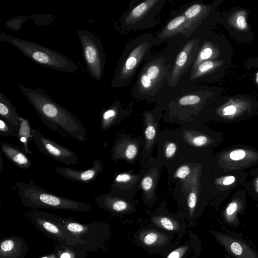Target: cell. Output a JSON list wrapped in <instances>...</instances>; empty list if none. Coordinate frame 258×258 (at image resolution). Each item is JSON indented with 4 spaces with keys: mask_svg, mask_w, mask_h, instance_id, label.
Masks as SVG:
<instances>
[{
    "mask_svg": "<svg viewBox=\"0 0 258 258\" xmlns=\"http://www.w3.org/2000/svg\"><path fill=\"white\" fill-rule=\"evenodd\" d=\"M187 38L180 36L167 42L160 51L151 53L140 68L131 91L132 96L148 103L162 102L170 89L168 78L175 57Z\"/></svg>",
    "mask_w": 258,
    "mask_h": 258,
    "instance_id": "cell-1",
    "label": "cell"
},
{
    "mask_svg": "<svg viewBox=\"0 0 258 258\" xmlns=\"http://www.w3.org/2000/svg\"><path fill=\"white\" fill-rule=\"evenodd\" d=\"M22 94L33 107L42 122L51 131L84 142L87 131L77 117L52 99L41 88H30L19 84Z\"/></svg>",
    "mask_w": 258,
    "mask_h": 258,
    "instance_id": "cell-2",
    "label": "cell"
},
{
    "mask_svg": "<svg viewBox=\"0 0 258 258\" xmlns=\"http://www.w3.org/2000/svg\"><path fill=\"white\" fill-rule=\"evenodd\" d=\"M154 45V37L151 33L143 34L128 41L115 68L111 86L117 88L128 86L151 55Z\"/></svg>",
    "mask_w": 258,
    "mask_h": 258,
    "instance_id": "cell-3",
    "label": "cell"
},
{
    "mask_svg": "<svg viewBox=\"0 0 258 258\" xmlns=\"http://www.w3.org/2000/svg\"><path fill=\"white\" fill-rule=\"evenodd\" d=\"M16 185L21 203L33 209H53L88 212L92 208L89 204L53 194L32 181L28 183L16 181Z\"/></svg>",
    "mask_w": 258,
    "mask_h": 258,
    "instance_id": "cell-4",
    "label": "cell"
},
{
    "mask_svg": "<svg viewBox=\"0 0 258 258\" xmlns=\"http://www.w3.org/2000/svg\"><path fill=\"white\" fill-rule=\"evenodd\" d=\"M0 41L12 44L25 56L45 68L70 73H75L78 69L75 62L61 53L38 43L3 32L0 34Z\"/></svg>",
    "mask_w": 258,
    "mask_h": 258,
    "instance_id": "cell-5",
    "label": "cell"
},
{
    "mask_svg": "<svg viewBox=\"0 0 258 258\" xmlns=\"http://www.w3.org/2000/svg\"><path fill=\"white\" fill-rule=\"evenodd\" d=\"M165 0L132 1L119 19L120 28L124 32H137L156 25Z\"/></svg>",
    "mask_w": 258,
    "mask_h": 258,
    "instance_id": "cell-6",
    "label": "cell"
},
{
    "mask_svg": "<svg viewBox=\"0 0 258 258\" xmlns=\"http://www.w3.org/2000/svg\"><path fill=\"white\" fill-rule=\"evenodd\" d=\"M78 35L82 48L87 70L96 81L104 74L105 55L99 38L90 31L78 30Z\"/></svg>",
    "mask_w": 258,
    "mask_h": 258,
    "instance_id": "cell-7",
    "label": "cell"
},
{
    "mask_svg": "<svg viewBox=\"0 0 258 258\" xmlns=\"http://www.w3.org/2000/svg\"><path fill=\"white\" fill-rule=\"evenodd\" d=\"M29 217L36 228L59 244L83 247L81 241L75 237L60 224L61 217L45 212L34 211L29 214Z\"/></svg>",
    "mask_w": 258,
    "mask_h": 258,
    "instance_id": "cell-8",
    "label": "cell"
},
{
    "mask_svg": "<svg viewBox=\"0 0 258 258\" xmlns=\"http://www.w3.org/2000/svg\"><path fill=\"white\" fill-rule=\"evenodd\" d=\"M60 224L77 239L81 241L87 251L97 250L108 235L105 226L99 222L83 224L61 217Z\"/></svg>",
    "mask_w": 258,
    "mask_h": 258,
    "instance_id": "cell-9",
    "label": "cell"
},
{
    "mask_svg": "<svg viewBox=\"0 0 258 258\" xmlns=\"http://www.w3.org/2000/svg\"><path fill=\"white\" fill-rule=\"evenodd\" d=\"M212 235L223 248L225 258H258V250L241 233L224 230H211Z\"/></svg>",
    "mask_w": 258,
    "mask_h": 258,
    "instance_id": "cell-10",
    "label": "cell"
},
{
    "mask_svg": "<svg viewBox=\"0 0 258 258\" xmlns=\"http://www.w3.org/2000/svg\"><path fill=\"white\" fill-rule=\"evenodd\" d=\"M200 49L199 40L195 35L188 38L178 52L168 78L170 89L175 87L191 69Z\"/></svg>",
    "mask_w": 258,
    "mask_h": 258,
    "instance_id": "cell-11",
    "label": "cell"
},
{
    "mask_svg": "<svg viewBox=\"0 0 258 258\" xmlns=\"http://www.w3.org/2000/svg\"><path fill=\"white\" fill-rule=\"evenodd\" d=\"M174 235L154 225L145 227L136 234V241L140 246L150 252H170L180 242L173 241Z\"/></svg>",
    "mask_w": 258,
    "mask_h": 258,
    "instance_id": "cell-12",
    "label": "cell"
},
{
    "mask_svg": "<svg viewBox=\"0 0 258 258\" xmlns=\"http://www.w3.org/2000/svg\"><path fill=\"white\" fill-rule=\"evenodd\" d=\"M35 145L43 155L68 165L78 163V155L72 150L47 138L38 130H32Z\"/></svg>",
    "mask_w": 258,
    "mask_h": 258,
    "instance_id": "cell-13",
    "label": "cell"
},
{
    "mask_svg": "<svg viewBox=\"0 0 258 258\" xmlns=\"http://www.w3.org/2000/svg\"><path fill=\"white\" fill-rule=\"evenodd\" d=\"M207 10V6L196 2L187 3L177 10L185 17L184 35L186 38L201 32Z\"/></svg>",
    "mask_w": 258,
    "mask_h": 258,
    "instance_id": "cell-14",
    "label": "cell"
},
{
    "mask_svg": "<svg viewBox=\"0 0 258 258\" xmlns=\"http://www.w3.org/2000/svg\"><path fill=\"white\" fill-rule=\"evenodd\" d=\"M185 21L184 16L178 11L171 12L170 19L154 35L155 45L168 42L178 36L185 37Z\"/></svg>",
    "mask_w": 258,
    "mask_h": 258,
    "instance_id": "cell-15",
    "label": "cell"
},
{
    "mask_svg": "<svg viewBox=\"0 0 258 258\" xmlns=\"http://www.w3.org/2000/svg\"><path fill=\"white\" fill-rule=\"evenodd\" d=\"M103 169L102 162L99 159H95L92 166L86 170H77L64 167H56L54 168L55 172L62 176L83 183H89L95 180Z\"/></svg>",
    "mask_w": 258,
    "mask_h": 258,
    "instance_id": "cell-16",
    "label": "cell"
},
{
    "mask_svg": "<svg viewBox=\"0 0 258 258\" xmlns=\"http://www.w3.org/2000/svg\"><path fill=\"white\" fill-rule=\"evenodd\" d=\"M28 251V245L22 238H6L1 243L0 258H24Z\"/></svg>",
    "mask_w": 258,
    "mask_h": 258,
    "instance_id": "cell-17",
    "label": "cell"
},
{
    "mask_svg": "<svg viewBox=\"0 0 258 258\" xmlns=\"http://www.w3.org/2000/svg\"><path fill=\"white\" fill-rule=\"evenodd\" d=\"M95 201L100 208L113 215L124 214L131 210L128 203L111 193L98 196L95 197Z\"/></svg>",
    "mask_w": 258,
    "mask_h": 258,
    "instance_id": "cell-18",
    "label": "cell"
},
{
    "mask_svg": "<svg viewBox=\"0 0 258 258\" xmlns=\"http://www.w3.org/2000/svg\"><path fill=\"white\" fill-rule=\"evenodd\" d=\"M1 149L5 156L18 167L27 169L31 167V158L21 148L11 143L4 142L1 143Z\"/></svg>",
    "mask_w": 258,
    "mask_h": 258,
    "instance_id": "cell-19",
    "label": "cell"
},
{
    "mask_svg": "<svg viewBox=\"0 0 258 258\" xmlns=\"http://www.w3.org/2000/svg\"><path fill=\"white\" fill-rule=\"evenodd\" d=\"M153 225L173 234L182 236L185 230L184 221L166 215H156L151 218Z\"/></svg>",
    "mask_w": 258,
    "mask_h": 258,
    "instance_id": "cell-20",
    "label": "cell"
},
{
    "mask_svg": "<svg viewBox=\"0 0 258 258\" xmlns=\"http://www.w3.org/2000/svg\"><path fill=\"white\" fill-rule=\"evenodd\" d=\"M201 251V245L198 236L193 235L190 240H187L181 245H178L164 258H190L191 254L199 255Z\"/></svg>",
    "mask_w": 258,
    "mask_h": 258,
    "instance_id": "cell-21",
    "label": "cell"
},
{
    "mask_svg": "<svg viewBox=\"0 0 258 258\" xmlns=\"http://www.w3.org/2000/svg\"><path fill=\"white\" fill-rule=\"evenodd\" d=\"M0 116L18 128L22 116L9 98L0 92Z\"/></svg>",
    "mask_w": 258,
    "mask_h": 258,
    "instance_id": "cell-22",
    "label": "cell"
},
{
    "mask_svg": "<svg viewBox=\"0 0 258 258\" xmlns=\"http://www.w3.org/2000/svg\"><path fill=\"white\" fill-rule=\"evenodd\" d=\"M122 113L121 105L119 101H116L101 113V127L106 130L117 121Z\"/></svg>",
    "mask_w": 258,
    "mask_h": 258,
    "instance_id": "cell-23",
    "label": "cell"
},
{
    "mask_svg": "<svg viewBox=\"0 0 258 258\" xmlns=\"http://www.w3.org/2000/svg\"><path fill=\"white\" fill-rule=\"evenodd\" d=\"M179 143L175 139H166L159 146L158 156L163 163H171L175 159L179 153Z\"/></svg>",
    "mask_w": 258,
    "mask_h": 258,
    "instance_id": "cell-24",
    "label": "cell"
},
{
    "mask_svg": "<svg viewBox=\"0 0 258 258\" xmlns=\"http://www.w3.org/2000/svg\"><path fill=\"white\" fill-rule=\"evenodd\" d=\"M17 136L20 148L28 155H34V153L29 148L31 139H33L32 130H31L28 120L22 117L18 128Z\"/></svg>",
    "mask_w": 258,
    "mask_h": 258,
    "instance_id": "cell-25",
    "label": "cell"
},
{
    "mask_svg": "<svg viewBox=\"0 0 258 258\" xmlns=\"http://www.w3.org/2000/svg\"><path fill=\"white\" fill-rule=\"evenodd\" d=\"M58 258H85L86 250L81 245H64L59 244L55 246Z\"/></svg>",
    "mask_w": 258,
    "mask_h": 258,
    "instance_id": "cell-26",
    "label": "cell"
},
{
    "mask_svg": "<svg viewBox=\"0 0 258 258\" xmlns=\"http://www.w3.org/2000/svg\"><path fill=\"white\" fill-rule=\"evenodd\" d=\"M18 127L6 119L0 118V134L3 137L17 135Z\"/></svg>",
    "mask_w": 258,
    "mask_h": 258,
    "instance_id": "cell-27",
    "label": "cell"
},
{
    "mask_svg": "<svg viewBox=\"0 0 258 258\" xmlns=\"http://www.w3.org/2000/svg\"><path fill=\"white\" fill-rule=\"evenodd\" d=\"M197 196L195 192H191L187 198L188 213L190 218H192L197 205Z\"/></svg>",
    "mask_w": 258,
    "mask_h": 258,
    "instance_id": "cell-28",
    "label": "cell"
},
{
    "mask_svg": "<svg viewBox=\"0 0 258 258\" xmlns=\"http://www.w3.org/2000/svg\"><path fill=\"white\" fill-rule=\"evenodd\" d=\"M155 184L153 178L151 175H145L142 179L141 186L145 192L151 191Z\"/></svg>",
    "mask_w": 258,
    "mask_h": 258,
    "instance_id": "cell-29",
    "label": "cell"
},
{
    "mask_svg": "<svg viewBox=\"0 0 258 258\" xmlns=\"http://www.w3.org/2000/svg\"><path fill=\"white\" fill-rule=\"evenodd\" d=\"M190 171L191 170L188 165L186 164L182 165L177 169L174 173L173 177L174 178L183 179L190 174Z\"/></svg>",
    "mask_w": 258,
    "mask_h": 258,
    "instance_id": "cell-30",
    "label": "cell"
},
{
    "mask_svg": "<svg viewBox=\"0 0 258 258\" xmlns=\"http://www.w3.org/2000/svg\"><path fill=\"white\" fill-rule=\"evenodd\" d=\"M138 148L135 144H131L126 148L124 154L126 158L128 160H133L137 156Z\"/></svg>",
    "mask_w": 258,
    "mask_h": 258,
    "instance_id": "cell-31",
    "label": "cell"
},
{
    "mask_svg": "<svg viewBox=\"0 0 258 258\" xmlns=\"http://www.w3.org/2000/svg\"><path fill=\"white\" fill-rule=\"evenodd\" d=\"M245 156V152L243 150L237 149L232 151L230 154V157L233 160H239L243 159Z\"/></svg>",
    "mask_w": 258,
    "mask_h": 258,
    "instance_id": "cell-32",
    "label": "cell"
},
{
    "mask_svg": "<svg viewBox=\"0 0 258 258\" xmlns=\"http://www.w3.org/2000/svg\"><path fill=\"white\" fill-rule=\"evenodd\" d=\"M236 25L240 30H244L247 27V23L245 18L242 15H240L236 19Z\"/></svg>",
    "mask_w": 258,
    "mask_h": 258,
    "instance_id": "cell-33",
    "label": "cell"
},
{
    "mask_svg": "<svg viewBox=\"0 0 258 258\" xmlns=\"http://www.w3.org/2000/svg\"><path fill=\"white\" fill-rule=\"evenodd\" d=\"M236 108L233 105H230V106H228L227 107H226L224 109H223V114L224 115H232V114H233L235 113L236 112Z\"/></svg>",
    "mask_w": 258,
    "mask_h": 258,
    "instance_id": "cell-34",
    "label": "cell"
},
{
    "mask_svg": "<svg viewBox=\"0 0 258 258\" xmlns=\"http://www.w3.org/2000/svg\"><path fill=\"white\" fill-rule=\"evenodd\" d=\"M235 181V177L232 176L227 177L223 181L224 185H229Z\"/></svg>",
    "mask_w": 258,
    "mask_h": 258,
    "instance_id": "cell-35",
    "label": "cell"
},
{
    "mask_svg": "<svg viewBox=\"0 0 258 258\" xmlns=\"http://www.w3.org/2000/svg\"><path fill=\"white\" fill-rule=\"evenodd\" d=\"M41 258H56V254H55L54 253H52V254H50L49 255L43 256V257H42Z\"/></svg>",
    "mask_w": 258,
    "mask_h": 258,
    "instance_id": "cell-36",
    "label": "cell"
},
{
    "mask_svg": "<svg viewBox=\"0 0 258 258\" xmlns=\"http://www.w3.org/2000/svg\"><path fill=\"white\" fill-rule=\"evenodd\" d=\"M0 163H1V166H0L1 170H0V171L2 172V170H3V159H2L1 156V159H0Z\"/></svg>",
    "mask_w": 258,
    "mask_h": 258,
    "instance_id": "cell-37",
    "label": "cell"
},
{
    "mask_svg": "<svg viewBox=\"0 0 258 258\" xmlns=\"http://www.w3.org/2000/svg\"><path fill=\"white\" fill-rule=\"evenodd\" d=\"M256 82L257 84H258V72L257 73L256 75Z\"/></svg>",
    "mask_w": 258,
    "mask_h": 258,
    "instance_id": "cell-38",
    "label": "cell"
}]
</instances>
